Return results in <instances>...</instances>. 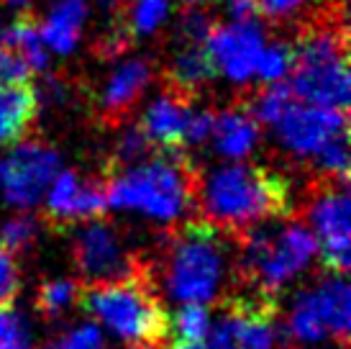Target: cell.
<instances>
[{
    "instance_id": "obj_29",
    "label": "cell",
    "mask_w": 351,
    "mask_h": 349,
    "mask_svg": "<svg viewBox=\"0 0 351 349\" xmlns=\"http://www.w3.org/2000/svg\"><path fill=\"white\" fill-rule=\"evenodd\" d=\"M47 349H103V334L95 324H82L59 334Z\"/></svg>"
},
{
    "instance_id": "obj_7",
    "label": "cell",
    "mask_w": 351,
    "mask_h": 349,
    "mask_svg": "<svg viewBox=\"0 0 351 349\" xmlns=\"http://www.w3.org/2000/svg\"><path fill=\"white\" fill-rule=\"evenodd\" d=\"M351 295L343 275H333L315 291L302 293L290 313V334L298 341L336 339L341 347L349 341Z\"/></svg>"
},
{
    "instance_id": "obj_2",
    "label": "cell",
    "mask_w": 351,
    "mask_h": 349,
    "mask_svg": "<svg viewBox=\"0 0 351 349\" xmlns=\"http://www.w3.org/2000/svg\"><path fill=\"white\" fill-rule=\"evenodd\" d=\"M77 303L113 337L138 349L159 347L169 334V316L144 270L118 280L80 285Z\"/></svg>"
},
{
    "instance_id": "obj_12",
    "label": "cell",
    "mask_w": 351,
    "mask_h": 349,
    "mask_svg": "<svg viewBox=\"0 0 351 349\" xmlns=\"http://www.w3.org/2000/svg\"><path fill=\"white\" fill-rule=\"evenodd\" d=\"M203 44L215 75H223L231 82H246L256 75V65L264 52V31L252 19L213 23Z\"/></svg>"
},
{
    "instance_id": "obj_5",
    "label": "cell",
    "mask_w": 351,
    "mask_h": 349,
    "mask_svg": "<svg viewBox=\"0 0 351 349\" xmlns=\"http://www.w3.org/2000/svg\"><path fill=\"white\" fill-rule=\"evenodd\" d=\"M228 267L226 239L208 221L182 223L165 257V291L177 303H210Z\"/></svg>"
},
{
    "instance_id": "obj_35",
    "label": "cell",
    "mask_w": 351,
    "mask_h": 349,
    "mask_svg": "<svg viewBox=\"0 0 351 349\" xmlns=\"http://www.w3.org/2000/svg\"><path fill=\"white\" fill-rule=\"evenodd\" d=\"M0 3H5V5H13V8H23V5H29L31 0H0Z\"/></svg>"
},
{
    "instance_id": "obj_11",
    "label": "cell",
    "mask_w": 351,
    "mask_h": 349,
    "mask_svg": "<svg viewBox=\"0 0 351 349\" xmlns=\"http://www.w3.org/2000/svg\"><path fill=\"white\" fill-rule=\"evenodd\" d=\"M272 128L287 152H293L295 157H305V159L321 155L323 146L331 139L349 134L346 111L311 106V103L305 106V103H298L295 98L285 106Z\"/></svg>"
},
{
    "instance_id": "obj_21",
    "label": "cell",
    "mask_w": 351,
    "mask_h": 349,
    "mask_svg": "<svg viewBox=\"0 0 351 349\" xmlns=\"http://www.w3.org/2000/svg\"><path fill=\"white\" fill-rule=\"evenodd\" d=\"M3 44H8L19 54L31 72L44 69L49 62V49L44 47L39 34V26L31 16H19L10 23V29L3 34Z\"/></svg>"
},
{
    "instance_id": "obj_20",
    "label": "cell",
    "mask_w": 351,
    "mask_h": 349,
    "mask_svg": "<svg viewBox=\"0 0 351 349\" xmlns=\"http://www.w3.org/2000/svg\"><path fill=\"white\" fill-rule=\"evenodd\" d=\"M213 78L215 67L205 52V44H182L172 62V69H169V87L193 98L195 90H200Z\"/></svg>"
},
{
    "instance_id": "obj_27",
    "label": "cell",
    "mask_w": 351,
    "mask_h": 349,
    "mask_svg": "<svg viewBox=\"0 0 351 349\" xmlns=\"http://www.w3.org/2000/svg\"><path fill=\"white\" fill-rule=\"evenodd\" d=\"M0 349H31L29 326L10 306L0 308Z\"/></svg>"
},
{
    "instance_id": "obj_4",
    "label": "cell",
    "mask_w": 351,
    "mask_h": 349,
    "mask_svg": "<svg viewBox=\"0 0 351 349\" xmlns=\"http://www.w3.org/2000/svg\"><path fill=\"white\" fill-rule=\"evenodd\" d=\"M197 172L177 152H165L152 162H136L106 188L108 205L136 211L156 221H177L190 211L197 193Z\"/></svg>"
},
{
    "instance_id": "obj_14",
    "label": "cell",
    "mask_w": 351,
    "mask_h": 349,
    "mask_svg": "<svg viewBox=\"0 0 351 349\" xmlns=\"http://www.w3.org/2000/svg\"><path fill=\"white\" fill-rule=\"evenodd\" d=\"M47 198V218L51 223H75L106 214V188L95 180H82L77 172H57Z\"/></svg>"
},
{
    "instance_id": "obj_23",
    "label": "cell",
    "mask_w": 351,
    "mask_h": 349,
    "mask_svg": "<svg viewBox=\"0 0 351 349\" xmlns=\"http://www.w3.org/2000/svg\"><path fill=\"white\" fill-rule=\"evenodd\" d=\"M169 331L175 334V341H205L210 331V313L200 303H180L169 319Z\"/></svg>"
},
{
    "instance_id": "obj_28",
    "label": "cell",
    "mask_w": 351,
    "mask_h": 349,
    "mask_svg": "<svg viewBox=\"0 0 351 349\" xmlns=\"http://www.w3.org/2000/svg\"><path fill=\"white\" fill-rule=\"evenodd\" d=\"M152 149H154V144L147 139L141 126L128 128L126 134L121 136V142L116 144V165H136Z\"/></svg>"
},
{
    "instance_id": "obj_25",
    "label": "cell",
    "mask_w": 351,
    "mask_h": 349,
    "mask_svg": "<svg viewBox=\"0 0 351 349\" xmlns=\"http://www.w3.org/2000/svg\"><path fill=\"white\" fill-rule=\"evenodd\" d=\"M290 65H293V47H290V44H282V41H274L269 47H264L254 78L264 80L267 85H269V82H280L282 78H287Z\"/></svg>"
},
{
    "instance_id": "obj_15",
    "label": "cell",
    "mask_w": 351,
    "mask_h": 349,
    "mask_svg": "<svg viewBox=\"0 0 351 349\" xmlns=\"http://www.w3.org/2000/svg\"><path fill=\"white\" fill-rule=\"evenodd\" d=\"M154 78V69L147 59H128L108 78L100 93L98 108L106 124H118L131 113L138 98L147 93L149 82Z\"/></svg>"
},
{
    "instance_id": "obj_37",
    "label": "cell",
    "mask_w": 351,
    "mask_h": 349,
    "mask_svg": "<svg viewBox=\"0 0 351 349\" xmlns=\"http://www.w3.org/2000/svg\"><path fill=\"white\" fill-rule=\"evenodd\" d=\"M185 3H200V0H185Z\"/></svg>"
},
{
    "instance_id": "obj_10",
    "label": "cell",
    "mask_w": 351,
    "mask_h": 349,
    "mask_svg": "<svg viewBox=\"0 0 351 349\" xmlns=\"http://www.w3.org/2000/svg\"><path fill=\"white\" fill-rule=\"evenodd\" d=\"M59 172V155L47 144L23 142L0 157V195L16 208L39 203L44 190Z\"/></svg>"
},
{
    "instance_id": "obj_19",
    "label": "cell",
    "mask_w": 351,
    "mask_h": 349,
    "mask_svg": "<svg viewBox=\"0 0 351 349\" xmlns=\"http://www.w3.org/2000/svg\"><path fill=\"white\" fill-rule=\"evenodd\" d=\"M85 16H88V0H54L39 29L44 47L57 54H69L77 47Z\"/></svg>"
},
{
    "instance_id": "obj_30",
    "label": "cell",
    "mask_w": 351,
    "mask_h": 349,
    "mask_svg": "<svg viewBox=\"0 0 351 349\" xmlns=\"http://www.w3.org/2000/svg\"><path fill=\"white\" fill-rule=\"evenodd\" d=\"M31 69L26 62L0 39V85H13V82H29Z\"/></svg>"
},
{
    "instance_id": "obj_36",
    "label": "cell",
    "mask_w": 351,
    "mask_h": 349,
    "mask_svg": "<svg viewBox=\"0 0 351 349\" xmlns=\"http://www.w3.org/2000/svg\"><path fill=\"white\" fill-rule=\"evenodd\" d=\"M103 3H108V5H118L121 0H103Z\"/></svg>"
},
{
    "instance_id": "obj_34",
    "label": "cell",
    "mask_w": 351,
    "mask_h": 349,
    "mask_svg": "<svg viewBox=\"0 0 351 349\" xmlns=\"http://www.w3.org/2000/svg\"><path fill=\"white\" fill-rule=\"evenodd\" d=\"M172 349H208L205 341H175Z\"/></svg>"
},
{
    "instance_id": "obj_32",
    "label": "cell",
    "mask_w": 351,
    "mask_h": 349,
    "mask_svg": "<svg viewBox=\"0 0 351 349\" xmlns=\"http://www.w3.org/2000/svg\"><path fill=\"white\" fill-rule=\"evenodd\" d=\"M308 0H254V10L269 21H285L295 16Z\"/></svg>"
},
{
    "instance_id": "obj_13",
    "label": "cell",
    "mask_w": 351,
    "mask_h": 349,
    "mask_svg": "<svg viewBox=\"0 0 351 349\" xmlns=\"http://www.w3.org/2000/svg\"><path fill=\"white\" fill-rule=\"evenodd\" d=\"M72 254H75V267L88 282L118 280L144 270L131 260L116 226L103 221L90 223L77 234Z\"/></svg>"
},
{
    "instance_id": "obj_24",
    "label": "cell",
    "mask_w": 351,
    "mask_h": 349,
    "mask_svg": "<svg viewBox=\"0 0 351 349\" xmlns=\"http://www.w3.org/2000/svg\"><path fill=\"white\" fill-rule=\"evenodd\" d=\"M80 295V285L72 280H51L41 285L39 295H36V308L44 313V316H59L64 313L69 306L77 303Z\"/></svg>"
},
{
    "instance_id": "obj_18",
    "label": "cell",
    "mask_w": 351,
    "mask_h": 349,
    "mask_svg": "<svg viewBox=\"0 0 351 349\" xmlns=\"http://www.w3.org/2000/svg\"><path fill=\"white\" fill-rule=\"evenodd\" d=\"M39 113V98L29 82L0 85V144H16Z\"/></svg>"
},
{
    "instance_id": "obj_38",
    "label": "cell",
    "mask_w": 351,
    "mask_h": 349,
    "mask_svg": "<svg viewBox=\"0 0 351 349\" xmlns=\"http://www.w3.org/2000/svg\"><path fill=\"white\" fill-rule=\"evenodd\" d=\"M0 39H3V31H0Z\"/></svg>"
},
{
    "instance_id": "obj_3",
    "label": "cell",
    "mask_w": 351,
    "mask_h": 349,
    "mask_svg": "<svg viewBox=\"0 0 351 349\" xmlns=\"http://www.w3.org/2000/svg\"><path fill=\"white\" fill-rule=\"evenodd\" d=\"M349 34L343 19H318L308 23L293 47L290 90L311 106L346 111L349 106Z\"/></svg>"
},
{
    "instance_id": "obj_9",
    "label": "cell",
    "mask_w": 351,
    "mask_h": 349,
    "mask_svg": "<svg viewBox=\"0 0 351 349\" xmlns=\"http://www.w3.org/2000/svg\"><path fill=\"white\" fill-rule=\"evenodd\" d=\"M208 349H272L274 298L239 293L221 301L215 324H210Z\"/></svg>"
},
{
    "instance_id": "obj_33",
    "label": "cell",
    "mask_w": 351,
    "mask_h": 349,
    "mask_svg": "<svg viewBox=\"0 0 351 349\" xmlns=\"http://www.w3.org/2000/svg\"><path fill=\"white\" fill-rule=\"evenodd\" d=\"M213 131V113L210 111H193L185 128V144H200Z\"/></svg>"
},
{
    "instance_id": "obj_22",
    "label": "cell",
    "mask_w": 351,
    "mask_h": 349,
    "mask_svg": "<svg viewBox=\"0 0 351 349\" xmlns=\"http://www.w3.org/2000/svg\"><path fill=\"white\" fill-rule=\"evenodd\" d=\"M169 16V0H131L123 8V21L118 23L134 41L136 36L154 34Z\"/></svg>"
},
{
    "instance_id": "obj_17",
    "label": "cell",
    "mask_w": 351,
    "mask_h": 349,
    "mask_svg": "<svg viewBox=\"0 0 351 349\" xmlns=\"http://www.w3.org/2000/svg\"><path fill=\"white\" fill-rule=\"evenodd\" d=\"M215 149L228 159H241L252 152L259 142V121L252 113V108L236 106L231 111H223L213 116V131Z\"/></svg>"
},
{
    "instance_id": "obj_6",
    "label": "cell",
    "mask_w": 351,
    "mask_h": 349,
    "mask_svg": "<svg viewBox=\"0 0 351 349\" xmlns=\"http://www.w3.org/2000/svg\"><path fill=\"white\" fill-rule=\"evenodd\" d=\"M244 244L241 278L252 288L249 293L272 298L287 280L308 267L318 244L313 232L300 223H290L282 229H264V223L254 226L239 236Z\"/></svg>"
},
{
    "instance_id": "obj_8",
    "label": "cell",
    "mask_w": 351,
    "mask_h": 349,
    "mask_svg": "<svg viewBox=\"0 0 351 349\" xmlns=\"http://www.w3.org/2000/svg\"><path fill=\"white\" fill-rule=\"evenodd\" d=\"M349 193L346 180L326 177V183L315 185L308 203V221L321 252L323 267L333 275H346L349 270L351 221H349Z\"/></svg>"
},
{
    "instance_id": "obj_26",
    "label": "cell",
    "mask_w": 351,
    "mask_h": 349,
    "mask_svg": "<svg viewBox=\"0 0 351 349\" xmlns=\"http://www.w3.org/2000/svg\"><path fill=\"white\" fill-rule=\"evenodd\" d=\"M36 221L31 218V216H16V218H10V221L3 223V229H0V244L8 249L10 254L13 252H23V249H29L34 239H36Z\"/></svg>"
},
{
    "instance_id": "obj_31",
    "label": "cell",
    "mask_w": 351,
    "mask_h": 349,
    "mask_svg": "<svg viewBox=\"0 0 351 349\" xmlns=\"http://www.w3.org/2000/svg\"><path fill=\"white\" fill-rule=\"evenodd\" d=\"M19 295V270H16V262L13 254L0 244V308L10 306Z\"/></svg>"
},
{
    "instance_id": "obj_16",
    "label": "cell",
    "mask_w": 351,
    "mask_h": 349,
    "mask_svg": "<svg viewBox=\"0 0 351 349\" xmlns=\"http://www.w3.org/2000/svg\"><path fill=\"white\" fill-rule=\"evenodd\" d=\"M190 95L180 93L175 87H167L144 113L141 131L154 146H162L165 152H177L185 144V128L190 121Z\"/></svg>"
},
{
    "instance_id": "obj_1",
    "label": "cell",
    "mask_w": 351,
    "mask_h": 349,
    "mask_svg": "<svg viewBox=\"0 0 351 349\" xmlns=\"http://www.w3.org/2000/svg\"><path fill=\"white\" fill-rule=\"evenodd\" d=\"M205 221L239 239L244 232L293 211L287 177L264 165H226L197 180Z\"/></svg>"
}]
</instances>
